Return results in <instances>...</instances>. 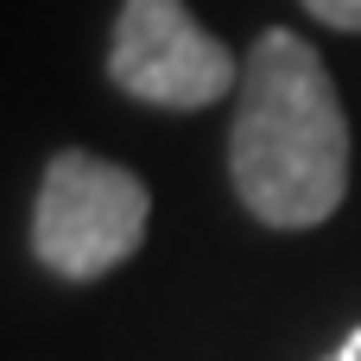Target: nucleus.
I'll use <instances>...</instances> for the list:
<instances>
[{"mask_svg": "<svg viewBox=\"0 0 361 361\" xmlns=\"http://www.w3.org/2000/svg\"><path fill=\"white\" fill-rule=\"evenodd\" d=\"M311 19H324L330 32H361V0H298Z\"/></svg>", "mask_w": 361, "mask_h": 361, "instance_id": "obj_4", "label": "nucleus"}, {"mask_svg": "<svg viewBox=\"0 0 361 361\" xmlns=\"http://www.w3.org/2000/svg\"><path fill=\"white\" fill-rule=\"evenodd\" d=\"M324 361H361V324H355V330H349V336H343V343H336Z\"/></svg>", "mask_w": 361, "mask_h": 361, "instance_id": "obj_5", "label": "nucleus"}, {"mask_svg": "<svg viewBox=\"0 0 361 361\" xmlns=\"http://www.w3.org/2000/svg\"><path fill=\"white\" fill-rule=\"evenodd\" d=\"M146 216H152V197L133 171H121L95 152H57L44 165V184H38L32 254L44 273L89 286V279H108L114 267H127L140 254Z\"/></svg>", "mask_w": 361, "mask_h": 361, "instance_id": "obj_2", "label": "nucleus"}, {"mask_svg": "<svg viewBox=\"0 0 361 361\" xmlns=\"http://www.w3.org/2000/svg\"><path fill=\"white\" fill-rule=\"evenodd\" d=\"M108 82L146 108L197 114L241 89V57H228V44L209 38L184 0H121L108 38Z\"/></svg>", "mask_w": 361, "mask_h": 361, "instance_id": "obj_3", "label": "nucleus"}, {"mask_svg": "<svg viewBox=\"0 0 361 361\" xmlns=\"http://www.w3.org/2000/svg\"><path fill=\"white\" fill-rule=\"evenodd\" d=\"M228 178L254 222L317 228L349 197V121L311 38L267 25L241 57Z\"/></svg>", "mask_w": 361, "mask_h": 361, "instance_id": "obj_1", "label": "nucleus"}]
</instances>
